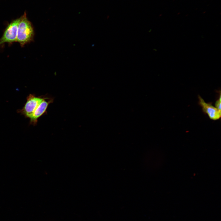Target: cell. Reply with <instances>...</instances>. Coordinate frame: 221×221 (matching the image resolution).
<instances>
[{"mask_svg":"<svg viewBox=\"0 0 221 221\" xmlns=\"http://www.w3.org/2000/svg\"><path fill=\"white\" fill-rule=\"evenodd\" d=\"M198 98L199 104L202 107L203 112L207 114L211 119L216 120L220 118L221 111L213 106L211 103H206L200 95H198Z\"/></svg>","mask_w":221,"mask_h":221,"instance_id":"obj_4","label":"cell"},{"mask_svg":"<svg viewBox=\"0 0 221 221\" xmlns=\"http://www.w3.org/2000/svg\"><path fill=\"white\" fill-rule=\"evenodd\" d=\"M219 98L216 101L215 103V107L219 110L221 111V93L220 91Z\"/></svg>","mask_w":221,"mask_h":221,"instance_id":"obj_6","label":"cell"},{"mask_svg":"<svg viewBox=\"0 0 221 221\" xmlns=\"http://www.w3.org/2000/svg\"><path fill=\"white\" fill-rule=\"evenodd\" d=\"M20 18L13 20L6 28L0 38V46L5 43L12 44L16 42L17 31Z\"/></svg>","mask_w":221,"mask_h":221,"instance_id":"obj_3","label":"cell"},{"mask_svg":"<svg viewBox=\"0 0 221 221\" xmlns=\"http://www.w3.org/2000/svg\"><path fill=\"white\" fill-rule=\"evenodd\" d=\"M53 101L52 99L45 98L29 118L30 124L34 125L37 124L38 118L46 112V110L49 104L52 103Z\"/></svg>","mask_w":221,"mask_h":221,"instance_id":"obj_5","label":"cell"},{"mask_svg":"<svg viewBox=\"0 0 221 221\" xmlns=\"http://www.w3.org/2000/svg\"><path fill=\"white\" fill-rule=\"evenodd\" d=\"M34 32L31 23L28 20L25 13L20 17L18 26L17 42L21 47L32 41Z\"/></svg>","mask_w":221,"mask_h":221,"instance_id":"obj_1","label":"cell"},{"mask_svg":"<svg viewBox=\"0 0 221 221\" xmlns=\"http://www.w3.org/2000/svg\"><path fill=\"white\" fill-rule=\"evenodd\" d=\"M45 98L30 94L27 97L26 102L24 106L22 109L17 110L18 113L24 115L26 118H29Z\"/></svg>","mask_w":221,"mask_h":221,"instance_id":"obj_2","label":"cell"}]
</instances>
